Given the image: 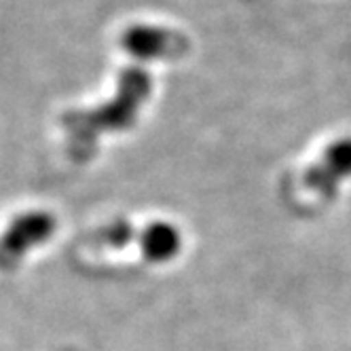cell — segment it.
<instances>
[{"label": "cell", "instance_id": "obj_1", "mask_svg": "<svg viewBox=\"0 0 351 351\" xmlns=\"http://www.w3.org/2000/svg\"><path fill=\"white\" fill-rule=\"evenodd\" d=\"M153 93V77L140 64L119 72L114 95L91 108H74L60 117L66 134V153L74 163H87L104 136L130 132Z\"/></svg>", "mask_w": 351, "mask_h": 351}, {"label": "cell", "instance_id": "obj_2", "mask_svg": "<svg viewBox=\"0 0 351 351\" xmlns=\"http://www.w3.org/2000/svg\"><path fill=\"white\" fill-rule=\"evenodd\" d=\"M121 47L140 64L176 62L191 53V38L180 30L157 23H132L121 34Z\"/></svg>", "mask_w": 351, "mask_h": 351}, {"label": "cell", "instance_id": "obj_3", "mask_svg": "<svg viewBox=\"0 0 351 351\" xmlns=\"http://www.w3.org/2000/svg\"><path fill=\"white\" fill-rule=\"evenodd\" d=\"M56 227V218L43 210L23 212L13 218L0 235V271H15L28 252L53 237Z\"/></svg>", "mask_w": 351, "mask_h": 351}, {"label": "cell", "instance_id": "obj_4", "mask_svg": "<svg viewBox=\"0 0 351 351\" xmlns=\"http://www.w3.org/2000/svg\"><path fill=\"white\" fill-rule=\"evenodd\" d=\"M351 178V138H339L326 146L319 161L305 169L303 184L324 202H335L343 180Z\"/></svg>", "mask_w": 351, "mask_h": 351}, {"label": "cell", "instance_id": "obj_5", "mask_svg": "<svg viewBox=\"0 0 351 351\" xmlns=\"http://www.w3.org/2000/svg\"><path fill=\"white\" fill-rule=\"evenodd\" d=\"M142 254L150 263H167L176 258L182 250V233L178 227L165 220H155L146 224L138 235Z\"/></svg>", "mask_w": 351, "mask_h": 351}, {"label": "cell", "instance_id": "obj_6", "mask_svg": "<svg viewBox=\"0 0 351 351\" xmlns=\"http://www.w3.org/2000/svg\"><path fill=\"white\" fill-rule=\"evenodd\" d=\"M138 231L132 222L117 218L106 224H102L99 229L93 233V243L97 247H108V250H121L125 245H130V241L138 239Z\"/></svg>", "mask_w": 351, "mask_h": 351}]
</instances>
